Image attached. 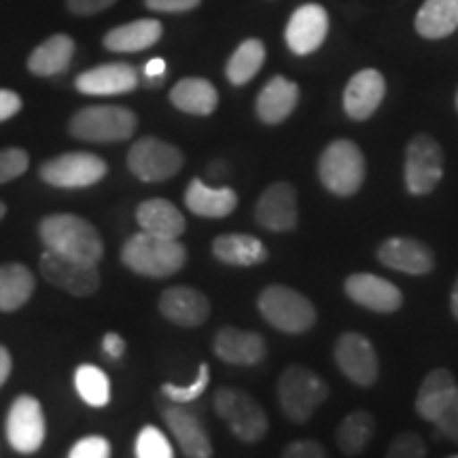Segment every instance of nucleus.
I'll return each mask as SVG.
<instances>
[{
    "instance_id": "49530a36",
    "label": "nucleus",
    "mask_w": 458,
    "mask_h": 458,
    "mask_svg": "<svg viewBox=\"0 0 458 458\" xmlns=\"http://www.w3.org/2000/svg\"><path fill=\"white\" fill-rule=\"evenodd\" d=\"M21 111V96L13 89H0V123Z\"/></svg>"
},
{
    "instance_id": "e433bc0d",
    "label": "nucleus",
    "mask_w": 458,
    "mask_h": 458,
    "mask_svg": "<svg viewBox=\"0 0 458 458\" xmlns=\"http://www.w3.org/2000/svg\"><path fill=\"white\" fill-rule=\"evenodd\" d=\"M210 382V368L208 363H199L198 368V376L191 385L179 386V385H172V382H164L162 385V394L165 399H170L172 403L176 405H187L191 401L199 399L204 394L206 388H208Z\"/></svg>"
},
{
    "instance_id": "2f4dec72",
    "label": "nucleus",
    "mask_w": 458,
    "mask_h": 458,
    "mask_svg": "<svg viewBox=\"0 0 458 458\" xmlns=\"http://www.w3.org/2000/svg\"><path fill=\"white\" fill-rule=\"evenodd\" d=\"M37 289V278L24 263L0 266V312H15L24 308Z\"/></svg>"
},
{
    "instance_id": "f3484780",
    "label": "nucleus",
    "mask_w": 458,
    "mask_h": 458,
    "mask_svg": "<svg viewBox=\"0 0 458 458\" xmlns=\"http://www.w3.org/2000/svg\"><path fill=\"white\" fill-rule=\"evenodd\" d=\"M159 314L176 327L196 329L210 318V301L193 286H170L159 295Z\"/></svg>"
},
{
    "instance_id": "393cba45",
    "label": "nucleus",
    "mask_w": 458,
    "mask_h": 458,
    "mask_svg": "<svg viewBox=\"0 0 458 458\" xmlns=\"http://www.w3.org/2000/svg\"><path fill=\"white\" fill-rule=\"evenodd\" d=\"M136 223H139L140 232L159 238L179 240L187 229L185 215L170 199L164 198H151L140 202L139 208H136Z\"/></svg>"
},
{
    "instance_id": "09e8293b",
    "label": "nucleus",
    "mask_w": 458,
    "mask_h": 458,
    "mask_svg": "<svg viewBox=\"0 0 458 458\" xmlns=\"http://www.w3.org/2000/svg\"><path fill=\"white\" fill-rule=\"evenodd\" d=\"M11 369H13V359H11L9 348L0 344V388H3L4 382L9 380Z\"/></svg>"
},
{
    "instance_id": "f8f14e48",
    "label": "nucleus",
    "mask_w": 458,
    "mask_h": 458,
    "mask_svg": "<svg viewBox=\"0 0 458 458\" xmlns=\"http://www.w3.org/2000/svg\"><path fill=\"white\" fill-rule=\"evenodd\" d=\"M334 360L337 369L357 386H374L380 376V360H377L374 344L357 331H346L337 337Z\"/></svg>"
},
{
    "instance_id": "7ed1b4c3",
    "label": "nucleus",
    "mask_w": 458,
    "mask_h": 458,
    "mask_svg": "<svg viewBox=\"0 0 458 458\" xmlns=\"http://www.w3.org/2000/svg\"><path fill=\"white\" fill-rule=\"evenodd\" d=\"M278 405L295 425H306L329 397V385L317 371L303 365H289L278 377Z\"/></svg>"
},
{
    "instance_id": "9b49d317",
    "label": "nucleus",
    "mask_w": 458,
    "mask_h": 458,
    "mask_svg": "<svg viewBox=\"0 0 458 458\" xmlns=\"http://www.w3.org/2000/svg\"><path fill=\"white\" fill-rule=\"evenodd\" d=\"M7 442L20 454H37L43 448L47 422H45L41 401L32 394H20L11 403L7 414Z\"/></svg>"
},
{
    "instance_id": "a211bd4d",
    "label": "nucleus",
    "mask_w": 458,
    "mask_h": 458,
    "mask_svg": "<svg viewBox=\"0 0 458 458\" xmlns=\"http://www.w3.org/2000/svg\"><path fill=\"white\" fill-rule=\"evenodd\" d=\"M377 261L385 267L410 274V276H425V274L435 270L431 246L410 236L386 238L377 249Z\"/></svg>"
},
{
    "instance_id": "ea45409f",
    "label": "nucleus",
    "mask_w": 458,
    "mask_h": 458,
    "mask_svg": "<svg viewBox=\"0 0 458 458\" xmlns=\"http://www.w3.org/2000/svg\"><path fill=\"white\" fill-rule=\"evenodd\" d=\"M68 458H111V442L102 435H88L74 442Z\"/></svg>"
},
{
    "instance_id": "c9c22d12",
    "label": "nucleus",
    "mask_w": 458,
    "mask_h": 458,
    "mask_svg": "<svg viewBox=\"0 0 458 458\" xmlns=\"http://www.w3.org/2000/svg\"><path fill=\"white\" fill-rule=\"evenodd\" d=\"M134 454L136 458H174V448L162 428L147 425L136 435Z\"/></svg>"
},
{
    "instance_id": "dca6fc26",
    "label": "nucleus",
    "mask_w": 458,
    "mask_h": 458,
    "mask_svg": "<svg viewBox=\"0 0 458 458\" xmlns=\"http://www.w3.org/2000/svg\"><path fill=\"white\" fill-rule=\"evenodd\" d=\"M329 30L327 9L317 3L301 4L284 28V41L295 55H310L325 43Z\"/></svg>"
},
{
    "instance_id": "de8ad7c7",
    "label": "nucleus",
    "mask_w": 458,
    "mask_h": 458,
    "mask_svg": "<svg viewBox=\"0 0 458 458\" xmlns=\"http://www.w3.org/2000/svg\"><path fill=\"white\" fill-rule=\"evenodd\" d=\"M102 352L106 354L108 359L119 360L125 354V340L114 331H108V334L102 337Z\"/></svg>"
},
{
    "instance_id": "cd10ccee",
    "label": "nucleus",
    "mask_w": 458,
    "mask_h": 458,
    "mask_svg": "<svg viewBox=\"0 0 458 458\" xmlns=\"http://www.w3.org/2000/svg\"><path fill=\"white\" fill-rule=\"evenodd\" d=\"M170 102L181 113L206 117L219 106V91L208 79L185 77L170 89Z\"/></svg>"
},
{
    "instance_id": "c85d7f7f",
    "label": "nucleus",
    "mask_w": 458,
    "mask_h": 458,
    "mask_svg": "<svg viewBox=\"0 0 458 458\" xmlns=\"http://www.w3.org/2000/svg\"><path fill=\"white\" fill-rule=\"evenodd\" d=\"M162 21L136 20L108 30L102 43H105L108 51H114V54H139V51L153 47L162 38Z\"/></svg>"
},
{
    "instance_id": "f704fd0d",
    "label": "nucleus",
    "mask_w": 458,
    "mask_h": 458,
    "mask_svg": "<svg viewBox=\"0 0 458 458\" xmlns=\"http://www.w3.org/2000/svg\"><path fill=\"white\" fill-rule=\"evenodd\" d=\"M74 388L79 399L89 408H106L111 403V380L106 371L96 365H79L74 371Z\"/></svg>"
},
{
    "instance_id": "8fccbe9b",
    "label": "nucleus",
    "mask_w": 458,
    "mask_h": 458,
    "mask_svg": "<svg viewBox=\"0 0 458 458\" xmlns=\"http://www.w3.org/2000/svg\"><path fill=\"white\" fill-rule=\"evenodd\" d=\"M450 308H452V317L458 320V276L454 280V286H452L450 293Z\"/></svg>"
},
{
    "instance_id": "39448f33",
    "label": "nucleus",
    "mask_w": 458,
    "mask_h": 458,
    "mask_svg": "<svg viewBox=\"0 0 458 458\" xmlns=\"http://www.w3.org/2000/svg\"><path fill=\"white\" fill-rule=\"evenodd\" d=\"M139 117L134 111L117 105H91L77 111L68 122L72 139L85 142H123L134 136Z\"/></svg>"
},
{
    "instance_id": "6ab92c4d",
    "label": "nucleus",
    "mask_w": 458,
    "mask_h": 458,
    "mask_svg": "<svg viewBox=\"0 0 458 458\" xmlns=\"http://www.w3.org/2000/svg\"><path fill=\"white\" fill-rule=\"evenodd\" d=\"M213 352L227 365L253 368L267 357V342L257 331H244L227 325L215 334Z\"/></svg>"
},
{
    "instance_id": "7c9ffc66",
    "label": "nucleus",
    "mask_w": 458,
    "mask_h": 458,
    "mask_svg": "<svg viewBox=\"0 0 458 458\" xmlns=\"http://www.w3.org/2000/svg\"><path fill=\"white\" fill-rule=\"evenodd\" d=\"M74 55V41L68 34H54L28 57V71L37 77H55L64 72Z\"/></svg>"
},
{
    "instance_id": "a18cd8bd",
    "label": "nucleus",
    "mask_w": 458,
    "mask_h": 458,
    "mask_svg": "<svg viewBox=\"0 0 458 458\" xmlns=\"http://www.w3.org/2000/svg\"><path fill=\"white\" fill-rule=\"evenodd\" d=\"M165 72H168V64H165V60H162V57L148 60L145 68H142V77H145L147 88H159L164 83Z\"/></svg>"
},
{
    "instance_id": "a19ab883",
    "label": "nucleus",
    "mask_w": 458,
    "mask_h": 458,
    "mask_svg": "<svg viewBox=\"0 0 458 458\" xmlns=\"http://www.w3.org/2000/svg\"><path fill=\"white\" fill-rule=\"evenodd\" d=\"M433 425L437 427V431L442 433L445 439L458 444V388L454 397H452V401L448 403V408L442 411V416H439Z\"/></svg>"
},
{
    "instance_id": "c756f323",
    "label": "nucleus",
    "mask_w": 458,
    "mask_h": 458,
    "mask_svg": "<svg viewBox=\"0 0 458 458\" xmlns=\"http://www.w3.org/2000/svg\"><path fill=\"white\" fill-rule=\"evenodd\" d=\"M414 26L428 41L448 38L458 30V0H425L418 9Z\"/></svg>"
},
{
    "instance_id": "b1692460",
    "label": "nucleus",
    "mask_w": 458,
    "mask_h": 458,
    "mask_svg": "<svg viewBox=\"0 0 458 458\" xmlns=\"http://www.w3.org/2000/svg\"><path fill=\"white\" fill-rule=\"evenodd\" d=\"M185 206L202 219H223L238 208V193L232 187H213L193 179L185 191Z\"/></svg>"
},
{
    "instance_id": "a878e982",
    "label": "nucleus",
    "mask_w": 458,
    "mask_h": 458,
    "mask_svg": "<svg viewBox=\"0 0 458 458\" xmlns=\"http://www.w3.org/2000/svg\"><path fill=\"white\" fill-rule=\"evenodd\" d=\"M213 255L233 267H253L270 259L266 244L250 233H221L213 240Z\"/></svg>"
},
{
    "instance_id": "473e14b6",
    "label": "nucleus",
    "mask_w": 458,
    "mask_h": 458,
    "mask_svg": "<svg viewBox=\"0 0 458 458\" xmlns=\"http://www.w3.org/2000/svg\"><path fill=\"white\" fill-rule=\"evenodd\" d=\"M376 435V418L368 410H354L340 422L335 431V444L342 454L359 456L368 450Z\"/></svg>"
},
{
    "instance_id": "6e6552de",
    "label": "nucleus",
    "mask_w": 458,
    "mask_h": 458,
    "mask_svg": "<svg viewBox=\"0 0 458 458\" xmlns=\"http://www.w3.org/2000/svg\"><path fill=\"white\" fill-rule=\"evenodd\" d=\"M185 165V153L157 136H142L128 153V168L142 182H164L174 179Z\"/></svg>"
},
{
    "instance_id": "423d86ee",
    "label": "nucleus",
    "mask_w": 458,
    "mask_h": 458,
    "mask_svg": "<svg viewBox=\"0 0 458 458\" xmlns=\"http://www.w3.org/2000/svg\"><path fill=\"white\" fill-rule=\"evenodd\" d=\"M365 156L357 142L337 139L327 145L318 157V179L329 193L337 198H351L363 187Z\"/></svg>"
},
{
    "instance_id": "f03ea898",
    "label": "nucleus",
    "mask_w": 458,
    "mask_h": 458,
    "mask_svg": "<svg viewBox=\"0 0 458 458\" xmlns=\"http://www.w3.org/2000/svg\"><path fill=\"white\" fill-rule=\"evenodd\" d=\"M122 261L139 276L159 280L174 276L185 267L187 249L176 238H159L139 232L123 244Z\"/></svg>"
},
{
    "instance_id": "5701e85b",
    "label": "nucleus",
    "mask_w": 458,
    "mask_h": 458,
    "mask_svg": "<svg viewBox=\"0 0 458 458\" xmlns=\"http://www.w3.org/2000/svg\"><path fill=\"white\" fill-rule=\"evenodd\" d=\"M300 102V85L291 79L276 74L263 85L255 102L257 117L266 125H278L291 117Z\"/></svg>"
},
{
    "instance_id": "58836bf2",
    "label": "nucleus",
    "mask_w": 458,
    "mask_h": 458,
    "mask_svg": "<svg viewBox=\"0 0 458 458\" xmlns=\"http://www.w3.org/2000/svg\"><path fill=\"white\" fill-rule=\"evenodd\" d=\"M386 458H427V444L414 431H403L393 439Z\"/></svg>"
},
{
    "instance_id": "3c124183",
    "label": "nucleus",
    "mask_w": 458,
    "mask_h": 458,
    "mask_svg": "<svg viewBox=\"0 0 458 458\" xmlns=\"http://www.w3.org/2000/svg\"><path fill=\"white\" fill-rule=\"evenodd\" d=\"M4 215H7V204H4L3 199H0V221L4 219Z\"/></svg>"
},
{
    "instance_id": "4468645a",
    "label": "nucleus",
    "mask_w": 458,
    "mask_h": 458,
    "mask_svg": "<svg viewBox=\"0 0 458 458\" xmlns=\"http://www.w3.org/2000/svg\"><path fill=\"white\" fill-rule=\"evenodd\" d=\"M255 221L274 233L295 232L297 223H300L297 189L284 181L272 182L270 187L263 189L255 204Z\"/></svg>"
},
{
    "instance_id": "1a4fd4ad",
    "label": "nucleus",
    "mask_w": 458,
    "mask_h": 458,
    "mask_svg": "<svg viewBox=\"0 0 458 458\" xmlns=\"http://www.w3.org/2000/svg\"><path fill=\"white\" fill-rule=\"evenodd\" d=\"M444 179V148L431 134H416L405 147L403 182L411 196H428Z\"/></svg>"
},
{
    "instance_id": "aec40b11",
    "label": "nucleus",
    "mask_w": 458,
    "mask_h": 458,
    "mask_svg": "<svg viewBox=\"0 0 458 458\" xmlns=\"http://www.w3.org/2000/svg\"><path fill=\"white\" fill-rule=\"evenodd\" d=\"M162 418L176 445L187 458H213V442H210L202 420L193 411L185 410V405L172 403L164 408Z\"/></svg>"
},
{
    "instance_id": "f257e3e1",
    "label": "nucleus",
    "mask_w": 458,
    "mask_h": 458,
    "mask_svg": "<svg viewBox=\"0 0 458 458\" xmlns=\"http://www.w3.org/2000/svg\"><path fill=\"white\" fill-rule=\"evenodd\" d=\"M38 236L45 250L68 257V259L98 266L105 257V242L94 223L77 215L57 213L38 223Z\"/></svg>"
},
{
    "instance_id": "412c9836",
    "label": "nucleus",
    "mask_w": 458,
    "mask_h": 458,
    "mask_svg": "<svg viewBox=\"0 0 458 458\" xmlns=\"http://www.w3.org/2000/svg\"><path fill=\"white\" fill-rule=\"evenodd\" d=\"M386 94V81L376 68H363L352 74L344 89V111L354 122H365L380 108Z\"/></svg>"
},
{
    "instance_id": "ddd939ff",
    "label": "nucleus",
    "mask_w": 458,
    "mask_h": 458,
    "mask_svg": "<svg viewBox=\"0 0 458 458\" xmlns=\"http://www.w3.org/2000/svg\"><path fill=\"white\" fill-rule=\"evenodd\" d=\"M38 272L49 284L74 297H91L102 284L98 266L68 259L51 250H45L38 259Z\"/></svg>"
},
{
    "instance_id": "79ce46f5",
    "label": "nucleus",
    "mask_w": 458,
    "mask_h": 458,
    "mask_svg": "<svg viewBox=\"0 0 458 458\" xmlns=\"http://www.w3.org/2000/svg\"><path fill=\"white\" fill-rule=\"evenodd\" d=\"M283 458H329L327 450L317 439H297L283 450Z\"/></svg>"
},
{
    "instance_id": "0eeeda50",
    "label": "nucleus",
    "mask_w": 458,
    "mask_h": 458,
    "mask_svg": "<svg viewBox=\"0 0 458 458\" xmlns=\"http://www.w3.org/2000/svg\"><path fill=\"white\" fill-rule=\"evenodd\" d=\"M215 411L227 422L229 431L244 444H257L270 431L266 410L253 394L236 386H221L213 399Z\"/></svg>"
},
{
    "instance_id": "20e7f679",
    "label": "nucleus",
    "mask_w": 458,
    "mask_h": 458,
    "mask_svg": "<svg viewBox=\"0 0 458 458\" xmlns=\"http://www.w3.org/2000/svg\"><path fill=\"white\" fill-rule=\"evenodd\" d=\"M257 310L267 325L289 335L308 334L318 318L314 303L286 284L266 286L257 297Z\"/></svg>"
},
{
    "instance_id": "864d4df0",
    "label": "nucleus",
    "mask_w": 458,
    "mask_h": 458,
    "mask_svg": "<svg viewBox=\"0 0 458 458\" xmlns=\"http://www.w3.org/2000/svg\"><path fill=\"white\" fill-rule=\"evenodd\" d=\"M450 458H458V454L456 456H450Z\"/></svg>"
},
{
    "instance_id": "4be33fe9",
    "label": "nucleus",
    "mask_w": 458,
    "mask_h": 458,
    "mask_svg": "<svg viewBox=\"0 0 458 458\" xmlns=\"http://www.w3.org/2000/svg\"><path fill=\"white\" fill-rule=\"evenodd\" d=\"M79 94L85 96H122L139 88V72L125 62H111L81 72L74 81Z\"/></svg>"
},
{
    "instance_id": "c03bdc74",
    "label": "nucleus",
    "mask_w": 458,
    "mask_h": 458,
    "mask_svg": "<svg viewBox=\"0 0 458 458\" xmlns=\"http://www.w3.org/2000/svg\"><path fill=\"white\" fill-rule=\"evenodd\" d=\"M114 3H117V0H66V7L74 15L88 17L100 13V11H106L108 7H113Z\"/></svg>"
},
{
    "instance_id": "2eb2a0df",
    "label": "nucleus",
    "mask_w": 458,
    "mask_h": 458,
    "mask_svg": "<svg viewBox=\"0 0 458 458\" xmlns=\"http://www.w3.org/2000/svg\"><path fill=\"white\" fill-rule=\"evenodd\" d=\"M344 291L357 306L377 314H393L403 306V293L399 286L369 272L351 274L344 280Z\"/></svg>"
},
{
    "instance_id": "bb28decb",
    "label": "nucleus",
    "mask_w": 458,
    "mask_h": 458,
    "mask_svg": "<svg viewBox=\"0 0 458 458\" xmlns=\"http://www.w3.org/2000/svg\"><path fill=\"white\" fill-rule=\"evenodd\" d=\"M458 382L450 369L428 371L416 393V411L422 420L435 422L454 397Z\"/></svg>"
},
{
    "instance_id": "37998d69",
    "label": "nucleus",
    "mask_w": 458,
    "mask_h": 458,
    "mask_svg": "<svg viewBox=\"0 0 458 458\" xmlns=\"http://www.w3.org/2000/svg\"><path fill=\"white\" fill-rule=\"evenodd\" d=\"M202 4V0H145V7L156 13H187Z\"/></svg>"
},
{
    "instance_id": "4c0bfd02",
    "label": "nucleus",
    "mask_w": 458,
    "mask_h": 458,
    "mask_svg": "<svg viewBox=\"0 0 458 458\" xmlns=\"http://www.w3.org/2000/svg\"><path fill=\"white\" fill-rule=\"evenodd\" d=\"M30 165V157L24 148L7 147L0 148V185L20 179Z\"/></svg>"
},
{
    "instance_id": "72a5a7b5",
    "label": "nucleus",
    "mask_w": 458,
    "mask_h": 458,
    "mask_svg": "<svg viewBox=\"0 0 458 458\" xmlns=\"http://www.w3.org/2000/svg\"><path fill=\"white\" fill-rule=\"evenodd\" d=\"M263 62H266V45L259 38H246L227 60V81L232 85H246L253 81L257 72L261 71Z\"/></svg>"
},
{
    "instance_id": "9d476101",
    "label": "nucleus",
    "mask_w": 458,
    "mask_h": 458,
    "mask_svg": "<svg viewBox=\"0 0 458 458\" xmlns=\"http://www.w3.org/2000/svg\"><path fill=\"white\" fill-rule=\"evenodd\" d=\"M105 159L89 151H68L41 164V179L57 189H85L106 176Z\"/></svg>"
},
{
    "instance_id": "603ef678",
    "label": "nucleus",
    "mask_w": 458,
    "mask_h": 458,
    "mask_svg": "<svg viewBox=\"0 0 458 458\" xmlns=\"http://www.w3.org/2000/svg\"><path fill=\"white\" fill-rule=\"evenodd\" d=\"M456 106H458V94H456Z\"/></svg>"
}]
</instances>
